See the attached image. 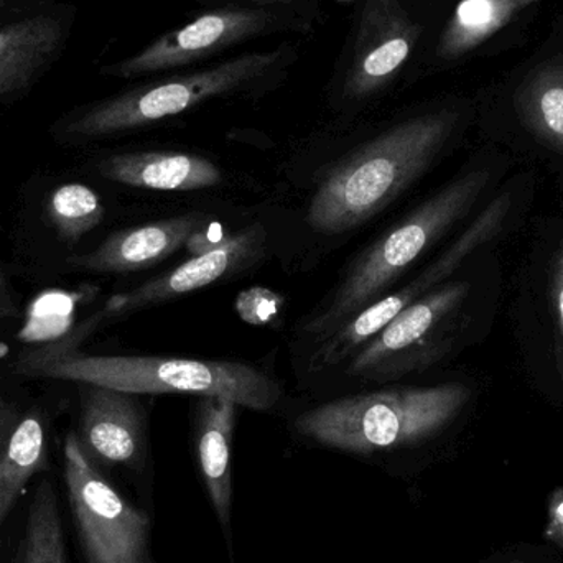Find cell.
<instances>
[{"label": "cell", "instance_id": "6da1fadb", "mask_svg": "<svg viewBox=\"0 0 563 563\" xmlns=\"http://www.w3.org/2000/svg\"><path fill=\"white\" fill-rule=\"evenodd\" d=\"M96 324V317L89 318L62 340L22 351L15 369L25 377L91 384L135 396L188 393L227 397L254 410L273 409L280 400V386L269 374L238 361L81 353L79 343Z\"/></svg>", "mask_w": 563, "mask_h": 563}, {"label": "cell", "instance_id": "7a4b0ae2", "mask_svg": "<svg viewBox=\"0 0 563 563\" xmlns=\"http://www.w3.org/2000/svg\"><path fill=\"white\" fill-rule=\"evenodd\" d=\"M456 122V112H430L367 142L320 185L308 224L318 233L341 234L376 217L432 165Z\"/></svg>", "mask_w": 563, "mask_h": 563}, {"label": "cell", "instance_id": "3957f363", "mask_svg": "<svg viewBox=\"0 0 563 563\" xmlns=\"http://www.w3.org/2000/svg\"><path fill=\"white\" fill-rule=\"evenodd\" d=\"M470 397V387L460 383L377 390L307 410L295 427L321 445L369 455L435 435L462 412Z\"/></svg>", "mask_w": 563, "mask_h": 563}, {"label": "cell", "instance_id": "277c9868", "mask_svg": "<svg viewBox=\"0 0 563 563\" xmlns=\"http://www.w3.org/2000/svg\"><path fill=\"white\" fill-rule=\"evenodd\" d=\"M284 59L285 48L247 53L211 68L148 82L63 115L53 125L52 134L55 141L71 145L134 131L210 99L250 88L269 78Z\"/></svg>", "mask_w": 563, "mask_h": 563}, {"label": "cell", "instance_id": "5b68a950", "mask_svg": "<svg viewBox=\"0 0 563 563\" xmlns=\"http://www.w3.org/2000/svg\"><path fill=\"white\" fill-rule=\"evenodd\" d=\"M489 181L488 170H473L420 205L389 234L380 238L353 264L323 313L307 324L311 334H328L373 303L380 291L409 269L456 221L462 220Z\"/></svg>", "mask_w": 563, "mask_h": 563}, {"label": "cell", "instance_id": "8992f818", "mask_svg": "<svg viewBox=\"0 0 563 563\" xmlns=\"http://www.w3.org/2000/svg\"><path fill=\"white\" fill-rule=\"evenodd\" d=\"M68 503L88 563H145L148 518L132 508L92 465L79 437H66Z\"/></svg>", "mask_w": 563, "mask_h": 563}, {"label": "cell", "instance_id": "52a82bcc", "mask_svg": "<svg viewBox=\"0 0 563 563\" xmlns=\"http://www.w3.org/2000/svg\"><path fill=\"white\" fill-rule=\"evenodd\" d=\"M298 23L297 16L288 15L280 7H223L165 33L135 55L104 66L101 73L111 78L131 79L181 68L246 40L297 29Z\"/></svg>", "mask_w": 563, "mask_h": 563}, {"label": "cell", "instance_id": "ba28073f", "mask_svg": "<svg viewBox=\"0 0 563 563\" xmlns=\"http://www.w3.org/2000/svg\"><path fill=\"white\" fill-rule=\"evenodd\" d=\"M419 35L399 0H366L344 75V98L363 101L386 88L412 55Z\"/></svg>", "mask_w": 563, "mask_h": 563}, {"label": "cell", "instance_id": "9c48e42d", "mask_svg": "<svg viewBox=\"0 0 563 563\" xmlns=\"http://www.w3.org/2000/svg\"><path fill=\"white\" fill-rule=\"evenodd\" d=\"M266 243V230L261 224L247 228L208 253L191 257L170 273L161 274L141 287L114 295L106 301L99 318L132 313L152 305L207 287L241 269L261 256Z\"/></svg>", "mask_w": 563, "mask_h": 563}, {"label": "cell", "instance_id": "30bf717a", "mask_svg": "<svg viewBox=\"0 0 563 563\" xmlns=\"http://www.w3.org/2000/svg\"><path fill=\"white\" fill-rule=\"evenodd\" d=\"M465 282L445 285L429 291L404 308L387 327L367 341L354 356L347 373L351 376L380 379L399 373L400 363L413 360V350L452 314L468 295Z\"/></svg>", "mask_w": 563, "mask_h": 563}, {"label": "cell", "instance_id": "8fae6325", "mask_svg": "<svg viewBox=\"0 0 563 563\" xmlns=\"http://www.w3.org/2000/svg\"><path fill=\"white\" fill-rule=\"evenodd\" d=\"M79 442L88 455L111 465L135 466L144 452V412L135 394L78 384Z\"/></svg>", "mask_w": 563, "mask_h": 563}, {"label": "cell", "instance_id": "7c38bea8", "mask_svg": "<svg viewBox=\"0 0 563 563\" xmlns=\"http://www.w3.org/2000/svg\"><path fill=\"white\" fill-rule=\"evenodd\" d=\"M207 218L190 213L112 233L98 247L71 256L66 266L79 273L129 274L151 269L188 244Z\"/></svg>", "mask_w": 563, "mask_h": 563}, {"label": "cell", "instance_id": "4fadbf2b", "mask_svg": "<svg viewBox=\"0 0 563 563\" xmlns=\"http://www.w3.org/2000/svg\"><path fill=\"white\" fill-rule=\"evenodd\" d=\"M48 466V440L38 412H22L0 389V528L26 485Z\"/></svg>", "mask_w": 563, "mask_h": 563}, {"label": "cell", "instance_id": "5bb4252c", "mask_svg": "<svg viewBox=\"0 0 563 563\" xmlns=\"http://www.w3.org/2000/svg\"><path fill=\"white\" fill-rule=\"evenodd\" d=\"M65 26L49 13L0 26V104L23 95L58 56Z\"/></svg>", "mask_w": 563, "mask_h": 563}, {"label": "cell", "instance_id": "9a60e30c", "mask_svg": "<svg viewBox=\"0 0 563 563\" xmlns=\"http://www.w3.org/2000/svg\"><path fill=\"white\" fill-rule=\"evenodd\" d=\"M96 172L106 180L157 191H194L223 181L220 167L208 158L178 152H131L102 158Z\"/></svg>", "mask_w": 563, "mask_h": 563}, {"label": "cell", "instance_id": "2e32d148", "mask_svg": "<svg viewBox=\"0 0 563 563\" xmlns=\"http://www.w3.org/2000/svg\"><path fill=\"white\" fill-rule=\"evenodd\" d=\"M236 407L227 397L201 399L198 420V456L208 493L223 526L230 521L231 509V439Z\"/></svg>", "mask_w": 563, "mask_h": 563}, {"label": "cell", "instance_id": "e0dca14e", "mask_svg": "<svg viewBox=\"0 0 563 563\" xmlns=\"http://www.w3.org/2000/svg\"><path fill=\"white\" fill-rule=\"evenodd\" d=\"M515 109L538 141L563 155V58L526 76L516 91Z\"/></svg>", "mask_w": 563, "mask_h": 563}, {"label": "cell", "instance_id": "ac0fdd59", "mask_svg": "<svg viewBox=\"0 0 563 563\" xmlns=\"http://www.w3.org/2000/svg\"><path fill=\"white\" fill-rule=\"evenodd\" d=\"M539 0H463L440 36L439 55L455 59L473 52Z\"/></svg>", "mask_w": 563, "mask_h": 563}, {"label": "cell", "instance_id": "d6986e66", "mask_svg": "<svg viewBox=\"0 0 563 563\" xmlns=\"http://www.w3.org/2000/svg\"><path fill=\"white\" fill-rule=\"evenodd\" d=\"M13 563H66L58 498L48 479L38 486L33 496L26 516L25 532Z\"/></svg>", "mask_w": 563, "mask_h": 563}, {"label": "cell", "instance_id": "ffe728a7", "mask_svg": "<svg viewBox=\"0 0 563 563\" xmlns=\"http://www.w3.org/2000/svg\"><path fill=\"white\" fill-rule=\"evenodd\" d=\"M106 208L88 185L65 184L56 188L46 203V217L56 236L76 244L104 220Z\"/></svg>", "mask_w": 563, "mask_h": 563}, {"label": "cell", "instance_id": "44dd1931", "mask_svg": "<svg viewBox=\"0 0 563 563\" xmlns=\"http://www.w3.org/2000/svg\"><path fill=\"white\" fill-rule=\"evenodd\" d=\"M284 298L267 288L254 287L241 291L236 308L240 317L251 324H267L279 314Z\"/></svg>", "mask_w": 563, "mask_h": 563}, {"label": "cell", "instance_id": "7402d4cb", "mask_svg": "<svg viewBox=\"0 0 563 563\" xmlns=\"http://www.w3.org/2000/svg\"><path fill=\"white\" fill-rule=\"evenodd\" d=\"M549 294H551L552 307H554L563 347V238L558 250H555L554 257H552Z\"/></svg>", "mask_w": 563, "mask_h": 563}, {"label": "cell", "instance_id": "603a6c76", "mask_svg": "<svg viewBox=\"0 0 563 563\" xmlns=\"http://www.w3.org/2000/svg\"><path fill=\"white\" fill-rule=\"evenodd\" d=\"M20 317L19 298L5 271L0 269V320Z\"/></svg>", "mask_w": 563, "mask_h": 563}, {"label": "cell", "instance_id": "cb8c5ba5", "mask_svg": "<svg viewBox=\"0 0 563 563\" xmlns=\"http://www.w3.org/2000/svg\"><path fill=\"white\" fill-rule=\"evenodd\" d=\"M251 2H253V0H251ZM291 2H294V0H257V3H260V5L280 7V9L282 5H291Z\"/></svg>", "mask_w": 563, "mask_h": 563}, {"label": "cell", "instance_id": "d4e9b609", "mask_svg": "<svg viewBox=\"0 0 563 563\" xmlns=\"http://www.w3.org/2000/svg\"><path fill=\"white\" fill-rule=\"evenodd\" d=\"M498 563H531V562L509 561V562H498Z\"/></svg>", "mask_w": 563, "mask_h": 563}, {"label": "cell", "instance_id": "484cf974", "mask_svg": "<svg viewBox=\"0 0 563 563\" xmlns=\"http://www.w3.org/2000/svg\"><path fill=\"white\" fill-rule=\"evenodd\" d=\"M7 2H10V0H0V7L5 5Z\"/></svg>", "mask_w": 563, "mask_h": 563}]
</instances>
